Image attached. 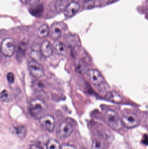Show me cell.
I'll return each instance as SVG.
<instances>
[{
  "label": "cell",
  "instance_id": "28",
  "mask_svg": "<svg viewBox=\"0 0 148 149\" xmlns=\"http://www.w3.org/2000/svg\"><path fill=\"white\" fill-rule=\"evenodd\" d=\"M83 2L86 3L87 2L90 1H92L93 0H82Z\"/></svg>",
  "mask_w": 148,
  "mask_h": 149
},
{
  "label": "cell",
  "instance_id": "11",
  "mask_svg": "<svg viewBox=\"0 0 148 149\" xmlns=\"http://www.w3.org/2000/svg\"><path fill=\"white\" fill-rule=\"evenodd\" d=\"M63 27L60 23H55L51 26V35L54 40H57L61 36Z\"/></svg>",
  "mask_w": 148,
  "mask_h": 149
},
{
  "label": "cell",
  "instance_id": "8",
  "mask_svg": "<svg viewBox=\"0 0 148 149\" xmlns=\"http://www.w3.org/2000/svg\"><path fill=\"white\" fill-rule=\"evenodd\" d=\"M88 75L90 82L95 86H99L104 82V78L100 71L94 69L88 71Z\"/></svg>",
  "mask_w": 148,
  "mask_h": 149
},
{
  "label": "cell",
  "instance_id": "20",
  "mask_svg": "<svg viewBox=\"0 0 148 149\" xmlns=\"http://www.w3.org/2000/svg\"><path fill=\"white\" fill-rule=\"evenodd\" d=\"M1 99L2 101L6 102H10L12 100L10 95L8 91L5 89L1 92Z\"/></svg>",
  "mask_w": 148,
  "mask_h": 149
},
{
  "label": "cell",
  "instance_id": "25",
  "mask_svg": "<svg viewBox=\"0 0 148 149\" xmlns=\"http://www.w3.org/2000/svg\"><path fill=\"white\" fill-rule=\"evenodd\" d=\"M61 149H78L74 145L69 144H63L61 145Z\"/></svg>",
  "mask_w": 148,
  "mask_h": 149
},
{
  "label": "cell",
  "instance_id": "14",
  "mask_svg": "<svg viewBox=\"0 0 148 149\" xmlns=\"http://www.w3.org/2000/svg\"><path fill=\"white\" fill-rule=\"evenodd\" d=\"M27 45L25 43L21 42L19 44L17 48V56L19 60L23 57L26 53Z\"/></svg>",
  "mask_w": 148,
  "mask_h": 149
},
{
  "label": "cell",
  "instance_id": "21",
  "mask_svg": "<svg viewBox=\"0 0 148 149\" xmlns=\"http://www.w3.org/2000/svg\"><path fill=\"white\" fill-rule=\"evenodd\" d=\"M91 149H103L102 143L99 140H94L92 142Z\"/></svg>",
  "mask_w": 148,
  "mask_h": 149
},
{
  "label": "cell",
  "instance_id": "2",
  "mask_svg": "<svg viewBox=\"0 0 148 149\" xmlns=\"http://www.w3.org/2000/svg\"><path fill=\"white\" fill-rule=\"evenodd\" d=\"M106 120L109 126L115 130H119L122 127V119L114 110H108L105 113Z\"/></svg>",
  "mask_w": 148,
  "mask_h": 149
},
{
  "label": "cell",
  "instance_id": "17",
  "mask_svg": "<svg viewBox=\"0 0 148 149\" xmlns=\"http://www.w3.org/2000/svg\"><path fill=\"white\" fill-rule=\"evenodd\" d=\"M43 7L41 5H37L33 6L29 9V12L34 16H40L43 11Z\"/></svg>",
  "mask_w": 148,
  "mask_h": 149
},
{
  "label": "cell",
  "instance_id": "12",
  "mask_svg": "<svg viewBox=\"0 0 148 149\" xmlns=\"http://www.w3.org/2000/svg\"><path fill=\"white\" fill-rule=\"evenodd\" d=\"M107 99L110 101L113 102L118 103L122 101L123 99L121 96L116 92H109L107 95Z\"/></svg>",
  "mask_w": 148,
  "mask_h": 149
},
{
  "label": "cell",
  "instance_id": "22",
  "mask_svg": "<svg viewBox=\"0 0 148 149\" xmlns=\"http://www.w3.org/2000/svg\"><path fill=\"white\" fill-rule=\"evenodd\" d=\"M76 38L75 36H72V35H69L67 38L68 45L70 47L71 46V47H73V46L76 45Z\"/></svg>",
  "mask_w": 148,
  "mask_h": 149
},
{
  "label": "cell",
  "instance_id": "6",
  "mask_svg": "<svg viewBox=\"0 0 148 149\" xmlns=\"http://www.w3.org/2000/svg\"><path fill=\"white\" fill-rule=\"evenodd\" d=\"M28 69L30 74L35 78H40L44 76L43 67L36 61L30 62L28 64Z\"/></svg>",
  "mask_w": 148,
  "mask_h": 149
},
{
  "label": "cell",
  "instance_id": "4",
  "mask_svg": "<svg viewBox=\"0 0 148 149\" xmlns=\"http://www.w3.org/2000/svg\"><path fill=\"white\" fill-rule=\"evenodd\" d=\"M72 125L67 121H63L60 123L56 130L57 136L61 139H65L69 137L73 133Z\"/></svg>",
  "mask_w": 148,
  "mask_h": 149
},
{
  "label": "cell",
  "instance_id": "3",
  "mask_svg": "<svg viewBox=\"0 0 148 149\" xmlns=\"http://www.w3.org/2000/svg\"><path fill=\"white\" fill-rule=\"evenodd\" d=\"M15 45L14 39L7 38L3 39L1 44V51L3 55L6 57H11L14 55Z\"/></svg>",
  "mask_w": 148,
  "mask_h": 149
},
{
  "label": "cell",
  "instance_id": "1",
  "mask_svg": "<svg viewBox=\"0 0 148 149\" xmlns=\"http://www.w3.org/2000/svg\"><path fill=\"white\" fill-rule=\"evenodd\" d=\"M47 109L45 102L38 99H32L30 102L29 110L30 114L36 119H40Z\"/></svg>",
  "mask_w": 148,
  "mask_h": 149
},
{
  "label": "cell",
  "instance_id": "24",
  "mask_svg": "<svg viewBox=\"0 0 148 149\" xmlns=\"http://www.w3.org/2000/svg\"><path fill=\"white\" fill-rule=\"evenodd\" d=\"M40 0H26L27 4L31 6H35L38 5Z\"/></svg>",
  "mask_w": 148,
  "mask_h": 149
},
{
  "label": "cell",
  "instance_id": "18",
  "mask_svg": "<svg viewBox=\"0 0 148 149\" xmlns=\"http://www.w3.org/2000/svg\"><path fill=\"white\" fill-rule=\"evenodd\" d=\"M47 149H61V145L55 139H50L47 143Z\"/></svg>",
  "mask_w": 148,
  "mask_h": 149
},
{
  "label": "cell",
  "instance_id": "29",
  "mask_svg": "<svg viewBox=\"0 0 148 149\" xmlns=\"http://www.w3.org/2000/svg\"></svg>",
  "mask_w": 148,
  "mask_h": 149
},
{
  "label": "cell",
  "instance_id": "5",
  "mask_svg": "<svg viewBox=\"0 0 148 149\" xmlns=\"http://www.w3.org/2000/svg\"><path fill=\"white\" fill-rule=\"evenodd\" d=\"M123 124L128 128L137 127L140 124V120L138 116L133 113L125 114L122 118Z\"/></svg>",
  "mask_w": 148,
  "mask_h": 149
},
{
  "label": "cell",
  "instance_id": "19",
  "mask_svg": "<svg viewBox=\"0 0 148 149\" xmlns=\"http://www.w3.org/2000/svg\"><path fill=\"white\" fill-rule=\"evenodd\" d=\"M67 0H57L55 4V8L58 12L64 11L67 6Z\"/></svg>",
  "mask_w": 148,
  "mask_h": 149
},
{
  "label": "cell",
  "instance_id": "27",
  "mask_svg": "<svg viewBox=\"0 0 148 149\" xmlns=\"http://www.w3.org/2000/svg\"><path fill=\"white\" fill-rule=\"evenodd\" d=\"M30 149H43L42 148L40 147V146H37V145L33 144V145H31L30 148Z\"/></svg>",
  "mask_w": 148,
  "mask_h": 149
},
{
  "label": "cell",
  "instance_id": "7",
  "mask_svg": "<svg viewBox=\"0 0 148 149\" xmlns=\"http://www.w3.org/2000/svg\"><path fill=\"white\" fill-rule=\"evenodd\" d=\"M41 126L47 131L50 132L54 131L55 126L54 118L50 115H46L42 116L39 119Z\"/></svg>",
  "mask_w": 148,
  "mask_h": 149
},
{
  "label": "cell",
  "instance_id": "15",
  "mask_svg": "<svg viewBox=\"0 0 148 149\" xmlns=\"http://www.w3.org/2000/svg\"><path fill=\"white\" fill-rule=\"evenodd\" d=\"M56 50L59 55L61 56H66L67 52L66 45L61 42L57 43L56 45Z\"/></svg>",
  "mask_w": 148,
  "mask_h": 149
},
{
  "label": "cell",
  "instance_id": "16",
  "mask_svg": "<svg viewBox=\"0 0 148 149\" xmlns=\"http://www.w3.org/2000/svg\"><path fill=\"white\" fill-rule=\"evenodd\" d=\"M15 133L19 138L23 139L25 138L27 134V130L23 126H17L14 128Z\"/></svg>",
  "mask_w": 148,
  "mask_h": 149
},
{
  "label": "cell",
  "instance_id": "13",
  "mask_svg": "<svg viewBox=\"0 0 148 149\" xmlns=\"http://www.w3.org/2000/svg\"><path fill=\"white\" fill-rule=\"evenodd\" d=\"M49 33L48 26L46 24H43L37 30V36L40 38H44L47 36Z\"/></svg>",
  "mask_w": 148,
  "mask_h": 149
},
{
  "label": "cell",
  "instance_id": "9",
  "mask_svg": "<svg viewBox=\"0 0 148 149\" xmlns=\"http://www.w3.org/2000/svg\"><path fill=\"white\" fill-rule=\"evenodd\" d=\"M40 52L44 57L49 58L53 55L52 45L50 42L46 40L43 41L40 48Z\"/></svg>",
  "mask_w": 148,
  "mask_h": 149
},
{
  "label": "cell",
  "instance_id": "23",
  "mask_svg": "<svg viewBox=\"0 0 148 149\" xmlns=\"http://www.w3.org/2000/svg\"><path fill=\"white\" fill-rule=\"evenodd\" d=\"M7 79L10 83L12 84L14 81V75L12 72H8L7 75Z\"/></svg>",
  "mask_w": 148,
  "mask_h": 149
},
{
  "label": "cell",
  "instance_id": "26",
  "mask_svg": "<svg viewBox=\"0 0 148 149\" xmlns=\"http://www.w3.org/2000/svg\"><path fill=\"white\" fill-rule=\"evenodd\" d=\"M142 142L144 145H146V146L148 145V136L147 135L145 134L143 135L142 140Z\"/></svg>",
  "mask_w": 148,
  "mask_h": 149
},
{
  "label": "cell",
  "instance_id": "10",
  "mask_svg": "<svg viewBox=\"0 0 148 149\" xmlns=\"http://www.w3.org/2000/svg\"><path fill=\"white\" fill-rule=\"evenodd\" d=\"M80 8V4L78 3L72 2L66 7L64 11V15L67 17H71L78 11Z\"/></svg>",
  "mask_w": 148,
  "mask_h": 149
}]
</instances>
